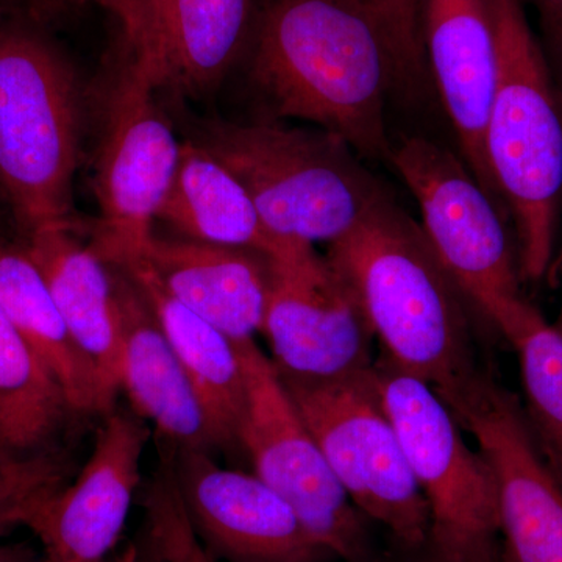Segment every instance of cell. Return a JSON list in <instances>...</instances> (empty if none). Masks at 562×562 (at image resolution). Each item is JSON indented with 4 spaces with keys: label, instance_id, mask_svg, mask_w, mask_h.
<instances>
[{
    "label": "cell",
    "instance_id": "obj_1",
    "mask_svg": "<svg viewBox=\"0 0 562 562\" xmlns=\"http://www.w3.org/2000/svg\"><path fill=\"white\" fill-rule=\"evenodd\" d=\"M251 80L277 117L338 135L364 161L390 162L394 63L355 0H268L251 36Z\"/></svg>",
    "mask_w": 562,
    "mask_h": 562
},
{
    "label": "cell",
    "instance_id": "obj_2",
    "mask_svg": "<svg viewBox=\"0 0 562 562\" xmlns=\"http://www.w3.org/2000/svg\"><path fill=\"white\" fill-rule=\"evenodd\" d=\"M325 258L353 291L392 364L430 384L446 403L482 375L464 294L390 192Z\"/></svg>",
    "mask_w": 562,
    "mask_h": 562
},
{
    "label": "cell",
    "instance_id": "obj_3",
    "mask_svg": "<svg viewBox=\"0 0 562 562\" xmlns=\"http://www.w3.org/2000/svg\"><path fill=\"white\" fill-rule=\"evenodd\" d=\"M497 83L487 117V165L516 225L520 279H549L562 214V103L524 0H486Z\"/></svg>",
    "mask_w": 562,
    "mask_h": 562
},
{
    "label": "cell",
    "instance_id": "obj_4",
    "mask_svg": "<svg viewBox=\"0 0 562 562\" xmlns=\"http://www.w3.org/2000/svg\"><path fill=\"white\" fill-rule=\"evenodd\" d=\"M199 143L241 181L277 241L330 246L390 192L346 140L322 128L214 124Z\"/></svg>",
    "mask_w": 562,
    "mask_h": 562
},
{
    "label": "cell",
    "instance_id": "obj_5",
    "mask_svg": "<svg viewBox=\"0 0 562 562\" xmlns=\"http://www.w3.org/2000/svg\"><path fill=\"white\" fill-rule=\"evenodd\" d=\"M79 139L68 61L36 33L0 25V187L29 235L72 224Z\"/></svg>",
    "mask_w": 562,
    "mask_h": 562
},
{
    "label": "cell",
    "instance_id": "obj_6",
    "mask_svg": "<svg viewBox=\"0 0 562 562\" xmlns=\"http://www.w3.org/2000/svg\"><path fill=\"white\" fill-rule=\"evenodd\" d=\"M376 387L430 509L438 562H502L494 472L462 438L461 425L432 386L387 358L373 366Z\"/></svg>",
    "mask_w": 562,
    "mask_h": 562
},
{
    "label": "cell",
    "instance_id": "obj_7",
    "mask_svg": "<svg viewBox=\"0 0 562 562\" xmlns=\"http://www.w3.org/2000/svg\"><path fill=\"white\" fill-rule=\"evenodd\" d=\"M281 380L360 513L409 549L427 543L430 509L384 412L373 369L328 382Z\"/></svg>",
    "mask_w": 562,
    "mask_h": 562
},
{
    "label": "cell",
    "instance_id": "obj_8",
    "mask_svg": "<svg viewBox=\"0 0 562 562\" xmlns=\"http://www.w3.org/2000/svg\"><path fill=\"white\" fill-rule=\"evenodd\" d=\"M157 90L150 74L122 54L94 173L101 216L92 247L113 268L146 255L179 166L181 144L158 106Z\"/></svg>",
    "mask_w": 562,
    "mask_h": 562
},
{
    "label": "cell",
    "instance_id": "obj_9",
    "mask_svg": "<svg viewBox=\"0 0 562 562\" xmlns=\"http://www.w3.org/2000/svg\"><path fill=\"white\" fill-rule=\"evenodd\" d=\"M235 344L246 376L239 446L249 453L255 475L290 503L325 552L346 562L368 561L360 509L336 480L276 364L255 339Z\"/></svg>",
    "mask_w": 562,
    "mask_h": 562
},
{
    "label": "cell",
    "instance_id": "obj_10",
    "mask_svg": "<svg viewBox=\"0 0 562 562\" xmlns=\"http://www.w3.org/2000/svg\"><path fill=\"white\" fill-rule=\"evenodd\" d=\"M390 165L412 191L422 231L465 297L482 312L519 295V262L506 216L464 160L425 136L392 139Z\"/></svg>",
    "mask_w": 562,
    "mask_h": 562
},
{
    "label": "cell",
    "instance_id": "obj_11",
    "mask_svg": "<svg viewBox=\"0 0 562 562\" xmlns=\"http://www.w3.org/2000/svg\"><path fill=\"white\" fill-rule=\"evenodd\" d=\"M271 261L262 331L283 379L328 382L372 371L371 325L349 284L308 244L284 243Z\"/></svg>",
    "mask_w": 562,
    "mask_h": 562
},
{
    "label": "cell",
    "instance_id": "obj_12",
    "mask_svg": "<svg viewBox=\"0 0 562 562\" xmlns=\"http://www.w3.org/2000/svg\"><path fill=\"white\" fill-rule=\"evenodd\" d=\"M490 462L512 562H562V486L543 461L516 398L482 375L447 403Z\"/></svg>",
    "mask_w": 562,
    "mask_h": 562
},
{
    "label": "cell",
    "instance_id": "obj_13",
    "mask_svg": "<svg viewBox=\"0 0 562 562\" xmlns=\"http://www.w3.org/2000/svg\"><path fill=\"white\" fill-rule=\"evenodd\" d=\"M150 428L127 414H105L90 460L70 484L25 514L46 562H103L120 541L140 480Z\"/></svg>",
    "mask_w": 562,
    "mask_h": 562
},
{
    "label": "cell",
    "instance_id": "obj_14",
    "mask_svg": "<svg viewBox=\"0 0 562 562\" xmlns=\"http://www.w3.org/2000/svg\"><path fill=\"white\" fill-rule=\"evenodd\" d=\"M173 472L195 531L236 562H317L325 552L290 503L257 475L179 449Z\"/></svg>",
    "mask_w": 562,
    "mask_h": 562
},
{
    "label": "cell",
    "instance_id": "obj_15",
    "mask_svg": "<svg viewBox=\"0 0 562 562\" xmlns=\"http://www.w3.org/2000/svg\"><path fill=\"white\" fill-rule=\"evenodd\" d=\"M420 35L462 160L509 220L484 147L497 83V46L486 0H420Z\"/></svg>",
    "mask_w": 562,
    "mask_h": 562
},
{
    "label": "cell",
    "instance_id": "obj_16",
    "mask_svg": "<svg viewBox=\"0 0 562 562\" xmlns=\"http://www.w3.org/2000/svg\"><path fill=\"white\" fill-rule=\"evenodd\" d=\"M113 279L121 391L135 414L150 420L162 438L179 449L209 452L214 446L205 414L171 342L135 281L117 268Z\"/></svg>",
    "mask_w": 562,
    "mask_h": 562
},
{
    "label": "cell",
    "instance_id": "obj_17",
    "mask_svg": "<svg viewBox=\"0 0 562 562\" xmlns=\"http://www.w3.org/2000/svg\"><path fill=\"white\" fill-rule=\"evenodd\" d=\"M143 258L173 299L233 342L262 331L271 291L268 255L154 236Z\"/></svg>",
    "mask_w": 562,
    "mask_h": 562
},
{
    "label": "cell",
    "instance_id": "obj_18",
    "mask_svg": "<svg viewBox=\"0 0 562 562\" xmlns=\"http://www.w3.org/2000/svg\"><path fill=\"white\" fill-rule=\"evenodd\" d=\"M24 250L46 281L70 336L94 369L103 412H113L121 391L113 272L94 247L85 246L74 235L72 224L31 233Z\"/></svg>",
    "mask_w": 562,
    "mask_h": 562
},
{
    "label": "cell",
    "instance_id": "obj_19",
    "mask_svg": "<svg viewBox=\"0 0 562 562\" xmlns=\"http://www.w3.org/2000/svg\"><path fill=\"white\" fill-rule=\"evenodd\" d=\"M117 269L135 281L171 342L201 403L213 446L239 443L246 376L236 344L173 299L144 258Z\"/></svg>",
    "mask_w": 562,
    "mask_h": 562
},
{
    "label": "cell",
    "instance_id": "obj_20",
    "mask_svg": "<svg viewBox=\"0 0 562 562\" xmlns=\"http://www.w3.org/2000/svg\"><path fill=\"white\" fill-rule=\"evenodd\" d=\"M255 0H157L154 54L158 88L203 91L224 79L254 36Z\"/></svg>",
    "mask_w": 562,
    "mask_h": 562
},
{
    "label": "cell",
    "instance_id": "obj_21",
    "mask_svg": "<svg viewBox=\"0 0 562 562\" xmlns=\"http://www.w3.org/2000/svg\"><path fill=\"white\" fill-rule=\"evenodd\" d=\"M158 221L191 241L257 250L268 257L284 244L266 231L235 173L195 140L181 144L179 166Z\"/></svg>",
    "mask_w": 562,
    "mask_h": 562
},
{
    "label": "cell",
    "instance_id": "obj_22",
    "mask_svg": "<svg viewBox=\"0 0 562 562\" xmlns=\"http://www.w3.org/2000/svg\"><path fill=\"white\" fill-rule=\"evenodd\" d=\"M0 308L57 376L74 414H105L94 369L27 251L0 243Z\"/></svg>",
    "mask_w": 562,
    "mask_h": 562
},
{
    "label": "cell",
    "instance_id": "obj_23",
    "mask_svg": "<svg viewBox=\"0 0 562 562\" xmlns=\"http://www.w3.org/2000/svg\"><path fill=\"white\" fill-rule=\"evenodd\" d=\"M519 358L528 428L562 486V333L522 295L497 299L484 310Z\"/></svg>",
    "mask_w": 562,
    "mask_h": 562
},
{
    "label": "cell",
    "instance_id": "obj_24",
    "mask_svg": "<svg viewBox=\"0 0 562 562\" xmlns=\"http://www.w3.org/2000/svg\"><path fill=\"white\" fill-rule=\"evenodd\" d=\"M70 414L57 376L0 308V458L44 452Z\"/></svg>",
    "mask_w": 562,
    "mask_h": 562
},
{
    "label": "cell",
    "instance_id": "obj_25",
    "mask_svg": "<svg viewBox=\"0 0 562 562\" xmlns=\"http://www.w3.org/2000/svg\"><path fill=\"white\" fill-rule=\"evenodd\" d=\"M368 14L394 63L395 92L416 101L430 90L420 35V0H355Z\"/></svg>",
    "mask_w": 562,
    "mask_h": 562
},
{
    "label": "cell",
    "instance_id": "obj_26",
    "mask_svg": "<svg viewBox=\"0 0 562 562\" xmlns=\"http://www.w3.org/2000/svg\"><path fill=\"white\" fill-rule=\"evenodd\" d=\"M149 536L162 562H213L199 541L176 472L162 469L144 495Z\"/></svg>",
    "mask_w": 562,
    "mask_h": 562
},
{
    "label": "cell",
    "instance_id": "obj_27",
    "mask_svg": "<svg viewBox=\"0 0 562 562\" xmlns=\"http://www.w3.org/2000/svg\"><path fill=\"white\" fill-rule=\"evenodd\" d=\"M69 462L49 450L27 458H0V535L22 525L25 514L65 486Z\"/></svg>",
    "mask_w": 562,
    "mask_h": 562
},
{
    "label": "cell",
    "instance_id": "obj_28",
    "mask_svg": "<svg viewBox=\"0 0 562 562\" xmlns=\"http://www.w3.org/2000/svg\"><path fill=\"white\" fill-rule=\"evenodd\" d=\"M110 11L122 29V54L147 68L154 54L157 0H92Z\"/></svg>",
    "mask_w": 562,
    "mask_h": 562
},
{
    "label": "cell",
    "instance_id": "obj_29",
    "mask_svg": "<svg viewBox=\"0 0 562 562\" xmlns=\"http://www.w3.org/2000/svg\"><path fill=\"white\" fill-rule=\"evenodd\" d=\"M538 13L541 43L547 65L562 103V0H528Z\"/></svg>",
    "mask_w": 562,
    "mask_h": 562
},
{
    "label": "cell",
    "instance_id": "obj_30",
    "mask_svg": "<svg viewBox=\"0 0 562 562\" xmlns=\"http://www.w3.org/2000/svg\"><path fill=\"white\" fill-rule=\"evenodd\" d=\"M33 11L41 14H55L61 11L76 9L90 0H24Z\"/></svg>",
    "mask_w": 562,
    "mask_h": 562
},
{
    "label": "cell",
    "instance_id": "obj_31",
    "mask_svg": "<svg viewBox=\"0 0 562 562\" xmlns=\"http://www.w3.org/2000/svg\"><path fill=\"white\" fill-rule=\"evenodd\" d=\"M0 562H35L31 550L18 546H0Z\"/></svg>",
    "mask_w": 562,
    "mask_h": 562
},
{
    "label": "cell",
    "instance_id": "obj_32",
    "mask_svg": "<svg viewBox=\"0 0 562 562\" xmlns=\"http://www.w3.org/2000/svg\"><path fill=\"white\" fill-rule=\"evenodd\" d=\"M432 562H438V561H436V560H435V561H432Z\"/></svg>",
    "mask_w": 562,
    "mask_h": 562
},
{
    "label": "cell",
    "instance_id": "obj_33",
    "mask_svg": "<svg viewBox=\"0 0 562 562\" xmlns=\"http://www.w3.org/2000/svg\"><path fill=\"white\" fill-rule=\"evenodd\" d=\"M103 562H105V561H103Z\"/></svg>",
    "mask_w": 562,
    "mask_h": 562
}]
</instances>
